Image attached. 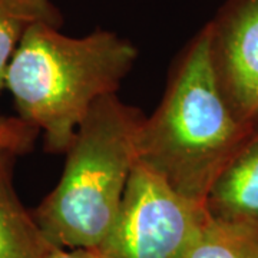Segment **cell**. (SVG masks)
I'll use <instances>...</instances> for the list:
<instances>
[{
    "instance_id": "1",
    "label": "cell",
    "mask_w": 258,
    "mask_h": 258,
    "mask_svg": "<svg viewBox=\"0 0 258 258\" xmlns=\"http://www.w3.org/2000/svg\"><path fill=\"white\" fill-rule=\"evenodd\" d=\"M255 129L235 115L222 92L207 25L174 66L157 109L141 120L137 157L175 191L204 204L217 176Z\"/></svg>"
},
{
    "instance_id": "2",
    "label": "cell",
    "mask_w": 258,
    "mask_h": 258,
    "mask_svg": "<svg viewBox=\"0 0 258 258\" xmlns=\"http://www.w3.org/2000/svg\"><path fill=\"white\" fill-rule=\"evenodd\" d=\"M137 56V47L113 32L72 37L36 23L12 56L5 89L19 116L43 134L47 151L64 154L93 103L116 93Z\"/></svg>"
},
{
    "instance_id": "3",
    "label": "cell",
    "mask_w": 258,
    "mask_h": 258,
    "mask_svg": "<svg viewBox=\"0 0 258 258\" xmlns=\"http://www.w3.org/2000/svg\"><path fill=\"white\" fill-rule=\"evenodd\" d=\"M142 119L116 93L93 103L64 152L59 182L32 212L47 241L63 248H98L108 238L138 161Z\"/></svg>"
},
{
    "instance_id": "4",
    "label": "cell",
    "mask_w": 258,
    "mask_h": 258,
    "mask_svg": "<svg viewBox=\"0 0 258 258\" xmlns=\"http://www.w3.org/2000/svg\"><path fill=\"white\" fill-rule=\"evenodd\" d=\"M205 215L203 203L184 197L137 161L116 221L95 249L103 258H179Z\"/></svg>"
},
{
    "instance_id": "5",
    "label": "cell",
    "mask_w": 258,
    "mask_h": 258,
    "mask_svg": "<svg viewBox=\"0 0 258 258\" xmlns=\"http://www.w3.org/2000/svg\"><path fill=\"white\" fill-rule=\"evenodd\" d=\"M208 26L222 92L235 115L258 128V0H230Z\"/></svg>"
},
{
    "instance_id": "6",
    "label": "cell",
    "mask_w": 258,
    "mask_h": 258,
    "mask_svg": "<svg viewBox=\"0 0 258 258\" xmlns=\"http://www.w3.org/2000/svg\"><path fill=\"white\" fill-rule=\"evenodd\" d=\"M204 205L211 218L258 241V128L217 176Z\"/></svg>"
},
{
    "instance_id": "7",
    "label": "cell",
    "mask_w": 258,
    "mask_h": 258,
    "mask_svg": "<svg viewBox=\"0 0 258 258\" xmlns=\"http://www.w3.org/2000/svg\"><path fill=\"white\" fill-rule=\"evenodd\" d=\"M15 158L0 151V258H46L49 241L13 185Z\"/></svg>"
},
{
    "instance_id": "8",
    "label": "cell",
    "mask_w": 258,
    "mask_h": 258,
    "mask_svg": "<svg viewBox=\"0 0 258 258\" xmlns=\"http://www.w3.org/2000/svg\"><path fill=\"white\" fill-rule=\"evenodd\" d=\"M36 23L60 26L62 16L52 0H0V93L12 56L26 30Z\"/></svg>"
},
{
    "instance_id": "9",
    "label": "cell",
    "mask_w": 258,
    "mask_h": 258,
    "mask_svg": "<svg viewBox=\"0 0 258 258\" xmlns=\"http://www.w3.org/2000/svg\"><path fill=\"white\" fill-rule=\"evenodd\" d=\"M179 258H258V241L214 220L207 212Z\"/></svg>"
},
{
    "instance_id": "10",
    "label": "cell",
    "mask_w": 258,
    "mask_h": 258,
    "mask_svg": "<svg viewBox=\"0 0 258 258\" xmlns=\"http://www.w3.org/2000/svg\"><path fill=\"white\" fill-rule=\"evenodd\" d=\"M39 135V129L20 116L0 113V151L23 155L29 152Z\"/></svg>"
},
{
    "instance_id": "11",
    "label": "cell",
    "mask_w": 258,
    "mask_h": 258,
    "mask_svg": "<svg viewBox=\"0 0 258 258\" xmlns=\"http://www.w3.org/2000/svg\"><path fill=\"white\" fill-rule=\"evenodd\" d=\"M46 258H103L95 248H63L49 241Z\"/></svg>"
}]
</instances>
